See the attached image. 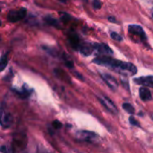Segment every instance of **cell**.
Listing matches in <instances>:
<instances>
[{
	"mask_svg": "<svg viewBox=\"0 0 153 153\" xmlns=\"http://www.w3.org/2000/svg\"><path fill=\"white\" fill-rule=\"evenodd\" d=\"M13 122V118L11 114L6 113L4 114V110H2V115H1V126L3 128H9Z\"/></svg>",
	"mask_w": 153,
	"mask_h": 153,
	"instance_id": "9c48e42d",
	"label": "cell"
},
{
	"mask_svg": "<svg viewBox=\"0 0 153 153\" xmlns=\"http://www.w3.org/2000/svg\"><path fill=\"white\" fill-rule=\"evenodd\" d=\"M27 14V11L25 8H20V9H15V10H11L9 11L7 14V20L10 22H16L22 19H23Z\"/></svg>",
	"mask_w": 153,
	"mask_h": 153,
	"instance_id": "3957f363",
	"label": "cell"
},
{
	"mask_svg": "<svg viewBox=\"0 0 153 153\" xmlns=\"http://www.w3.org/2000/svg\"><path fill=\"white\" fill-rule=\"evenodd\" d=\"M100 76L101 78L103 79V81L106 82V84L112 90H117L118 88V82L116 80L115 77H113L112 75L110 74H100Z\"/></svg>",
	"mask_w": 153,
	"mask_h": 153,
	"instance_id": "52a82bcc",
	"label": "cell"
},
{
	"mask_svg": "<svg viewBox=\"0 0 153 153\" xmlns=\"http://www.w3.org/2000/svg\"><path fill=\"white\" fill-rule=\"evenodd\" d=\"M128 32L130 36L136 41V42H146L147 37L143 30V29L140 25L133 24L128 27Z\"/></svg>",
	"mask_w": 153,
	"mask_h": 153,
	"instance_id": "7a4b0ae2",
	"label": "cell"
},
{
	"mask_svg": "<svg viewBox=\"0 0 153 153\" xmlns=\"http://www.w3.org/2000/svg\"><path fill=\"white\" fill-rule=\"evenodd\" d=\"M134 81L136 84L153 88V76H143V77L135 78Z\"/></svg>",
	"mask_w": 153,
	"mask_h": 153,
	"instance_id": "ba28073f",
	"label": "cell"
},
{
	"mask_svg": "<svg viewBox=\"0 0 153 153\" xmlns=\"http://www.w3.org/2000/svg\"><path fill=\"white\" fill-rule=\"evenodd\" d=\"M58 1H60L61 3H64V4H65L68 0H58Z\"/></svg>",
	"mask_w": 153,
	"mask_h": 153,
	"instance_id": "7402d4cb",
	"label": "cell"
},
{
	"mask_svg": "<svg viewBox=\"0 0 153 153\" xmlns=\"http://www.w3.org/2000/svg\"><path fill=\"white\" fill-rule=\"evenodd\" d=\"M75 136L79 141L87 143H94L99 139V136L95 133L90 131H78Z\"/></svg>",
	"mask_w": 153,
	"mask_h": 153,
	"instance_id": "277c9868",
	"label": "cell"
},
{
	"mask_svg": "<svg viewBox=\"0 0 153 153\" xmlns=\"http://www.w3.org/2000/svg\"><path fill=\"white\" fill-rule=\"evenodd\" d=\"M129 122H130V123H131V125H133V126H140V123H139V122H138L136 119H134L133 117L129 118Z\"/></svg>",
	"mask_w": 153,
	"mask_h": 153,
	"instance_id": "d6986e66",
	"label": "cell"
},
{
	"mask_svg": "<svg viewBox=\"0 0 153 153\" xmlns=\"http://www.w3.org/2000/svg\"><path fill=\"white\" fill-rule=\"evenodd\" d=\"M68 39H69V42H70L71 46L75 50H79V48H80L81 44L82 43V42H81L80 38L75 33H71L69 35V37H68Z\"/></svg>",
	"mask_w": 153,
	"mask_h": 153,
	"instance_id": "8fae6325",
	"label": "cell"
},
{
	"mask_svg": "<svg viewBox=\"0 0 153 153\" xmlns=\"http://www.w3.org/2000/svg\"><path fill=\"white\" fill-rule=\"evenodd\" d=\"M83 1H85V2H87V1H88V0H83Z\"/></svg>",
	"mask_w": 153,
	"mask_h": 153,
	"instance_id": "cb8c5ba5",
	"label": "cell"
},
{
	"mask_svg": "<svg viewBox=\"0 0 153 153\" xmlns=\"http://www.w3.org/2000/svg\"><path fill=\"white\" fill-rule=\"evenodd\" d=\"M122 107H123V108L127 113H129V114H134V108L131 104H129V103H124Z\"/></svg>",
	"mask_w": 153,
	"mask_h": 153,
	"instance_id": "9a60e30c",
	"label": "cell"
},
{
	"mask_svg": "<svg viewBox=\"0 0 153 153\" xmlns=\"http://www.w3.org/2000/svg\"><path fill=\"white\" fill-rule=\"evenodd\" d=\"M65 65L68 68H73L74 67V62L72 60H65Z\"/></svg>",
	"mask_w": 153,
	"mask_h": 153,
	"instance_id": "ffe728a7",
	"label": "cell"
},
{
	"mask_svg": "<svg viewBox=\"0 0 153 153\" xmlns=\"http://www.w3.org/2000/svg\"><path fill=\"white\" fill-rule=\"evenodd\" d=\"M139 95L143 101H150L152 100V92L149 89H147L145 86L141 87L139 90Z\"/></svg>",
	"mask_w": 153,
	"mask_h": 153,
	"instance_id": "7c38bea8",
	"label": "cell"
},
{
	"mask_svg": "<svg viewBox=\"0 0 153 153\" xmlns=\"http://www.w3.org/2000/svg\"><path fill=\"white\" fill-rule=\"evenodd\" d=\"M110 36H111V38H112L113 39H115V40H117V41H122V40H123V38H122L119 34H117V32H111Z\"/></svg>",
	"mask_w": 153,
	"mask_h": 153,
	"instance_id": "e0dca14e",
	"label": "cell"
},
{
	"mask_svg": "<svg viewBox=\"0 0 153 153\" xmlns=\"http://www.w3.org/2000/svg\"><path fill=\"white\" fill-rule=\"evenodd\" d=\"M151 117L152 118V120H153V113H152V115H151Z\"/></svg>",
	"mask_w": 153,
	"mask_h": 153,
	"instance_id": "603a6c76",
	"label": "cell"
},
{
	"mask_svg": "<svg viewBox=\"0 0 153 153\" xmlns=\"http://www.w3.org/2000/svg\"><path fill=\"white\" fill-rule=\"evenodd\" d=\"M152 18H153V13H152Z\"/></svg>",
	"mask_w": 153,
	"mask_h": 153,
	"instance_id": "d4e9b609",
	"label": "cell"
},
{
	"mask_svg": "<svg viewBox=\"0 0 153 153\" xmlns=\"http://www.w3.org/2000/svg\"><path fill=\"white\" fill-rule=\"evenodd\" d=\"M45 22H46L48 24L51 25V26H54V27H56V28H60L58 21H57L56 18H54L53 16H51V15H47V16L45 17Z\"/></svg>",
	"mask_w": 153,
	"mask_h": 153,
	"instance_id": "4fadbf2b",
	"label": "cell"
},
{
	"mask_svg": "<svg viewBox=\"0 0 153 153\" xmlns=\"http://www.w3.org/2000/svg\"><path fill=\"white\" fill-rule=\"evenodd\" d=\"M8 63V59H7V54H4L1 56V64H0V67H1V71H4V69L5 68V66L7 65Z\"/></svg>",
	"mask_w": 153,
	"mask_h": 153,
	"instance_id": "5bb4252c",
	"label": "cell"
},
{
	"mask_svg": "<svg viewBox=\"0 0 153 153\" xmlns=\"http://www.w3.org/2000/svg\"><path fill=\"white\" fill-rule=\"evenodd\" d=\"M99 100H100V103L109 111V112H111V113H113V114H117V108L115 106V104L113 103V101L110 100V99H108V98H107V97H99Z\"/></svg>",
	"mask_w": 153,
	"mask_h": 153,
	"instance_id": "8992f818",
	"label": "cell"
},
{
	"mask_svg": "<svg viewBox=\"0 0 153 153\" xmlns=\"http://www.w3.org/2000/svg\"><path fill=\"white\" fill-rule=\"evenodd\" d=\"M93 48L97 54L101 56H108L113 54V50L109 48V46L104 43H94Z\"/></svg>",
	"mask_w": 153,
	"mask_h": 153,
	"instance_id": "5b68a950",
	"label": "cell"
},
{
	"mask_svg": "<svg viewBox=\"0 0 153 153\" xmlns=\"http://www.w3.org/2000/svg\"><path fill=\"white\" fill-rule=\"evenodd\" d=\"M79 51L83 55V56H90L93 53L94 48H93V44L91 43H85L82 42L79 48Z\"/></svg>",
	"mask_w": 153,
	"mask_h": 153,
	"instance_id": "30bf717a",
	"label": "cell"
},
{
	"mask_svg": "<svg viewBox=\"0 0 153 153\" xmlns=\"http://www.w3.org/2000/svg\"><path fill=\"white\" fill-rule=\"evenodd\" d=\"M108 21H109V22H117L116 18H115V17H113V16H109V17H108Z\"/></svg>",
	"mask_w": 153,
	"mask_h": 153,
	"instance_id": "44dd1931",
	"label": "cell"
},
{
	"mask_svg": "<svg viewBox=\"0 0 153 153\" xmlns=\"http://www.w3.org/2000/svg\"><path fill=\"white\" fill-rule=\"evenodd\" d=\"M92 5H93V8L94 9H100L101 6H102V2L100 0H93L92 2Z\"/></svg>",
	"mask_w": 153,
	"mask_h": 153,
	"instance_id": "2e32d148",
	"label": "cell"
},
{
	"mask_svg": "<svg viewBox=\"0 0 153 153\" xmlns=\"http://www.w3.org/2000/svg\"><path fill=\"white\" fill-rule=\"evenodd\" d=\"M52 126H53L56 130L60 129V128L62 127V123H61L60 121H58V120H55V121H53V123H52Z\"/></svg>",
	"mask_w": 153,
	"mask_h": 153,
	"instance_id": "ac0fdd59",
	"label": "cell"
},
{
	"mask_svg": "<svg viewBox=\"0 0 153 153\" xmlns=\"http://www.w3.org/2000/svg\"><path fill=\"white\" fill-rule=\"evenodd\" d=\"M92 62L97 65L109 66L112 69L117 70V72H127V73H130L131 74H135L137 73V68L134 64L113 59L108 56H101L96 57L93 59Z\"/></svg>",
	"mask_w": 153,
	"mask_h": 153,
	"instance_id": "6da1fadb",
	"label": "cell"
}]
</instances>
